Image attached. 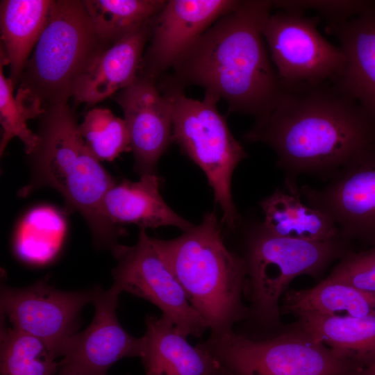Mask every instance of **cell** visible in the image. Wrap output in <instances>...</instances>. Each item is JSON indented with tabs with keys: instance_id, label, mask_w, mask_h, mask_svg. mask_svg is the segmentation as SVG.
<instances>
[{
	"instance_id": "cell-1",
	"label": "cell",
	"mask_w": 375,
	"mask_h": 375,
	"mask_svg": "<svg viewBox=\"0 0 375 375\" xmlns=\"http://www.w3.org/2000/svg\"><path fill=\"white\" fill-rule=\"evenodd\" d=\"M243 138L268 145L286 177L331 179L375 151V120L333 83L284 90Z\"/></svg>"
},
{
	"instance_id": "cell-2",
	"label": "cell",
	"mask_w": 375,
	"mask_h": 375,
	"mask_svg": "<svg viewBox=\"0 0 375 375\" xmlns=\"http://www.w3.org/2000/svg\"><path fill=\"white\" fill-rule=\"evenodd\" d=\"M272 8V1H240L195 40L170 75L159 79L183 89L201 87L224 100L228 113L265 119L284 92L262 33Z\"/></svg>"
},
{
	"instance_id": "cell-3",
	"label": "cell",
	"mask_w": 375,
	"mask_h": 375,
	"mask_svg": "<svg viewBox=\"0 0 375 375\" xmlns=\"http://www.w3.org/2000/svg\"><path fill=\"white\" fill-rule=\"evenodd\" d=\"M37 134L38 144L28 154L31 182L19 194L26 197L43 187L56 190L69 209L84 217L97 246L114 253L125 231L103 217L101 204L116 182L84 142L73 110L68 104L45 109L39 117Z\"/></svg>"
},
{
	"instance_id": "cell-4",
	"label": "cell",
	"mask_w": 375,
	"mask_h": 375,
	"mask_svg": "<svg viewBox=\"0 0 375 375\" xmlns=\"http://www.w3.org/2000/svg\"><path fill=\"white\" fill-rule=\"evenodd\" d=\"M151 240L211 335L229 333L247 319L246 263L226 246L215 212L176 238Z\"/></svg>"
},
{
	"instance_id": "cell-5",
	"label": "cell",
	"mask_w": 375,
	"mask_h": 375,
	"mask_svg": "<svg viewBox=\"0 0 375 375\" xmlns=\"http://www.w3.org/2000/svg\"><path fill=\"white\" fill-rule=\"evenodd\" d=\"M112 44L96 32L83 1L53 0L21 74L16 99L31 118L48 108L67 104L80 76Z\"/></svg>"
},
{
	"instance_id": "cell-6",
	"label": "cell",
	"mask_w": 375,
	"mask_h": 375,
	"mask_svg": "<svg viewBox=\"0 0 375 375\" xmlns=\"http://www.w3.org/2000/svg\"><path fill=\"white\" fill-rule=\"evenodd\" d=\"M342 236L328 241H308L276 235L260 223L250 231L243 257L251 305L246 321L267 330L281 326L280 301L290 283L301 275L319 277L349 249Z\"/></svg>"
},
{
	"instance_id": "cell-7",
	"label": "cell",
	"mask_w": 375,
	"mask_h": 375,
	"mask_svg": "<svg viewBox=\"0 0 375 375\" xmlns=\"http://www.w3.org/2000/svg\"><path fill=\"white\" fill-rule=\"evenodd\" d=\"M157 85L171 103L173 142L204 172L222 209V222L235 229L240 220L233 201L232 176L248 155L218 112L219 100L207 93L201 101L189 98L185 89L163 81Z\"/></svg>"
},
{
	"instance_id": "cell-8",
	"label": "cell",
	"mask_w": 375,
	"mask_h": 375,
	"mask_svg": "<svg viewBox=\"0 0 375 375\" xmlns=\"http://www.w3.org/2000/svg\"><path fill=\"white\" fill-rule=\"evenodd\" d=\"M228 375H358L360 369L308 333L253 338L232 331L197 344Z\"/></svg>"
},
{
	"instance_id": "cell-9",
	"label": "cell",
	"mask_w": 375,
	"mask_h": 375,
	"mask_svg": "<svg viewBox=\"0 0 375 375\" xmlns=\"http://www.w3.org/2000/svg\"><path fill=\"white\" fill-rule=\"evenodd\" d=\"M278 10L267 18L263 37L284 90L335 83L344 69L339 47L317 28L319 16Z\"/></svg>"
},
{
	"instance_id": "cell-10",
	"label": "cell",
	"mask_w": 375,
	"mask_h": 375,
	"mask_svg": "<svg viewBox=\"0 0 375 375\" xmlns=\"http://www.w3.org/2000/svg\"><path fill=\"white\" fill-rule=\"evenodd\" d=\"M114 256L118 263L112 271V287L119 293L150 301L185 337L200 338L208 329L145 230H140L135 244L122 245Z\"/></svg>"
},
{
	"instance_id": "cell-11",
	"label": "cell",
	"mask_w": 375,
	"mask_h": 375,
	"mask_svg": "<svg viewBox=\"0 0 375 375\" xmlns=\"http://www.w3.org/2000/svg\"><path fill=\"white\" fill-rule=\"evenodd\" d=\"M93 298L94 289L62 291L45 277L23 288L1 285V312L12 327L44 342L57 358L77 333L81 312Z\"/></svg>"
},
{
	"instance_id": "cell-12",
	"label": "cell",
	"mask_w": 375,
	"mask_h": 375,
	"mask_svg": "<svg viewBox=\"0 0 375 375\" xmlns=\"http://www.w3.org/2000/svg\"><path fill=\"white\" fill-rule=\"evenodd\" d=\"M307 204L328 217L348 242L375 244V151L341 171L322 188H299Z\"/></svg>"
},
{
	"instance_id": "cell-13",
	"label": "cell",
	"mask_w": 375,
	"mask_h": 375,
	"mask_svg": "<svg viewBox=\"0 0 375 375\" xmlns=\"http://www.w3.org/2000/svg\"><path fill=\"white\" fill-rule=\"evenodd\" d=\"M236 0H169L154 17L138 75L157 83L214 22L235 9Z\"/></svg>"
},
{
	"instance_id": "cell-14",
	"label": "cell",
	"mask_w": 375,
	"mask_h": 375,
	"mask_svg": "<svg viewBox=\"0 0 375 375\" xmlns=\"http://www.w3.org/2000/svg\"><path fill=\"white\" fill-rule=\"evenodd\" d=\"M119 293L113 287L94 288V318L84 331L66 344L59 367L80 375H108L109 368L124 358L140 357L142 338L131 335L118 321Z\"/></svg>"
},
{
	"instance_id": "cell-15",
	"label": "cell",
	"mask_w": 375,
	"mask_h": 375,
	"mask_svg": "<svg viewBox=\"0 0 375 375\" xmlns=\"http://www.w3.org/2000/svg\"><path fill=\"white\" fill-rule=\"evenodd\" d=\"M112 97L124 113L134 169L140 176L155 173L159 159L173 142L169 101L156 81L140 76Z\"/></svg>"
},
{
	"instance_id": "cell-16",
	"label": "cell",
	"mask_w": 375,
	"mask_h": 375,
	"mask_svg": "<svg viewBox=\"0 0 375 375\" xmlns=\"http://www.w3.org/2000/svg\"><path fill=\"white\" fill-rule=\"evenodd\" d=\"M325 28L338 40L344 57L333 84L375 120V4L351 19L328 22Z\"/></svg>"
},
{
	"instance_id": "cell-17",
	"label": "cell",
	"mask_w": 375,
	"mask_h": 375,
	"mask_svg": "<svg viewBox=\"0 0 375 375\" xmlns=\"http://www.w3.org/2000/svg\"><path fill=\"white\" fill-rule=\"evenodd\" d=\"M154 17L100 53L77 80L73 98L94 105L131 85L137 78Z\"/></svg>"
},
{
	"instance_id": "cell-18",
	"label": "cell",
	"mask_w": 375,
	"mask_h": 375,
	"mask_svg": "<svg viewBox=\"0 0 375 375\" xmlns=\"http://www.w3.org/2000/svg\"><path fill=\"white\" fill-rule=\"evenodd\" d=\"M161 183L162 179L156 173L143 174L135 182L124 179L116 183L102 199L103 217L114 225L134 224L140 230L161 226L189 230L194 225L164 201L160 192Z\"/></svg>"
},
{
	"instance_id": "cell-19",
	"label": "cell",
	"mask_w": 375,
	"mask_h": 375,
	"mask_svg": "<svg viewBox=\"0 0 375 375\" xmlns=\"http://www.w3.org/2000/svg\"><path fill=\"white\" fill-rule=\"evenodd\" d=\"M140 354L145 375H212L218 362L162 317L147 315Z\"/></svg>"
},
{
	"instance_id": "cell-20",
	"label": "cell",
	"mask_w": 375,
	"mask_h": 375,
	"mask_svg": "<svg viewBox=\"0 0 375 375\" xmlns=\"http://www.w3.org/2000/svg\"><path fill=\"white\" fill-rule=\"evenodd\" d=\"M301 197L295 179L286 177L283 189L277 188L259 203L263 226L276 235L302 240L328 241L341 236L328 217Z\"/></svg>"
},
{
	"instance_id": "cell-21",
	"label": "cell",
	"mask_w": 375,
	"mask_h": 375,
	"mask_svg": "<svg viewBox=\"0 0 375 375\" xmlns=\"http://www.w3.org/2000/svg\"><path fill=\"white\" fill-rule=\"evenodd\" d=\"M294 326L326 346L360 372L375 360V315L341 317L302 313Z\"/></svg>"
},
{
	"instance_id": "cell-22",
	"label": "cell",
	"mask_w": 375,
	"mask_h": 375,
	"mask_svg": "<svg viewBox=\"0 0 375 375\" xmlns=\"http://www.w3.org/2000/svg\"><path fill=\"white\" fill-rule=\"evenodd\" d=\"M53 1H1V51L15 86L44 28Z\"/></svg>"
},
{
	"instance_id": "cell-23",
	"label": "cell",
	"mask_w": 375,
	"mask_h": 375,
	"mask_svg": "<svg viewBox=\"0 0 375 375\" xmlns=\"http://www.w3.org/2000/svg\"><path fill=\"white\" fill-rule=\"evenodd\" d=\"M281 311L294 316L302 313L341 317L374 315L375 293L326 277L311 288L288 290Z\"/></svg>"
},
{
	"instance_id": "cell-24",
	"label": "cell",
	"mask_w": 375,
	"mask_h": 375,
	"mask_svg": "<svg viewBox=\"0 0 375 375\" xmlns=\"http://www.w3.org/2000/svg\"><path fill=\"white\" fill-rule=\"evenodd\" d=\"M98 35L115 44L155 17L164 0H82Z\"/></svg>"
},
{
	"instance_id": "cell-25",
	"label": "cell",
	"mask_w": 375,
	"mask_h": 375,
	"mask_svg": "<svg viewBox=\"0 0 375 375\" xmlns=\"http://www.w3.org/2000/svg\"><path fill=\"white\" fill-rule=\"evenodd\" d=\"M40 339L1 322V375H56L59 362Z\"/></svg>"
},
{
	"instance_id": "cell-26",
	"label": "cell",
	"mask_w": 375,
	"mask_h": 375,
	"mask_svg": "<svg viewBox=\"0 0 375 375\" xmlns=\"http://www.w3.org/2000/svg\"><path fill=\"white\" fill-rule=\"evenodd\" d=\"M65 228L62 217L53 208H34L18 228L15 241L17 253L30 261L47 260L58 247Z\"/></svg>"
},
{
	"instance_id": "cell-27",
	"label": "cell",
	"mask_w": 375,
	"mask_h": 375,
	"mask_svg": "<svg viewBox=\"0 0 375 375\" xmlns=\"http://www.w3.org/2000/svg\"><path fill=\"white\" fill-rule=\"evenodd\" d=\"M78 131L92 153L99 161H111L124 151H131L130 138L124 119L109 109L89 110Z\"/></svg>"
},
{
	"instance_id": "cell-28",
	"label": "cell",
	"mask_w": 375,
	"mask_h": 375,
	"mask_svg": "<svg viewBox=\"0 0 375 375\" xmlns=\"http://www.w3.org/2000/svg\"><path fill=\"white\" fill-rule=\"evenodd\" d=\"M7 65L6 58L1 53L0 58V123L2 135L0 153H3L9 142L17 138L23 143L26 153H31L39 142L37 133L31 131L26 121L31 117L14 96L15 85L10 77H6L3 67Z\"/></svg>"
},
{
	"instance_id": "cell-29",
	"label": "cell",
	"mask_w": 375,
	"mask_h": 375,
	"mask_svg": "<svg viewBox=\"0 0 375 375\" xmlns=\"http://www.w3.org/2000/svg\"><path fill=\"white\" fill-rule=\"evenodd\" d=\"M375 293V244L361 251H347L327 276Z\"/></svg>"
},
{
	"instance_id": "cell-30",
	"label": "cell",
	"mask_w": 375,
	"mask_h": 375,
	"mask_svg": "<svg viewBox=\"0 0 375 375\" xmlns=\"http://www.w3.org/2000/svg\"><path fill=\"white\" fill-rule=\"evenodd\" d=\"M273 8L279 10L305 13L312 10L322 15L328 22H338L351 19L375 4L371 0L349 1H272Z\"/></svg>"
},
{
	"instance_id": "cell-31",
	"label": "cell",
	"mask_w": 375,
	"mask_h": 375,
	"mask_svg": "<svg viewBox=\"0 0 375 375\" xmlns=\"http://www.w3.org/2000/svg\"><path fill=\"white\" fill-rule=\"evenodd\" d=\"M358 375H375V360L360 371Z\"/></svg>"
},
{
	"instance_id": "cell-32",
	"label": "cell",
	"mask_w": 375,
	"mask_h": 375,
	"mask_svg": "<svg viewBox=\"0 0 375 375\" xmlns=\"http://www.w3.org/2000/svg\"><path fill=\"white\" fill-rule=\"evenodd\" d=\"M56 375H80V374H77L76 372L69 369L59 367V369Z\"/></svg>"
},
{
	"instance_id": "cell-33",
	"label": "cell",
	"mask_w": 375,
	"mask_h": 375,
	"mask_svg": "<svg viewBox=\"0 0 375 375\" xmlns=\"http://www.w3.org/2000/svg\"><path fill=\"white\" fill-rule=\"evenodd\" d=\"M212 375H228L224 370H223L221 367L219 370H217L215 373H214Z\"/></svg>"
}]
</instances>
